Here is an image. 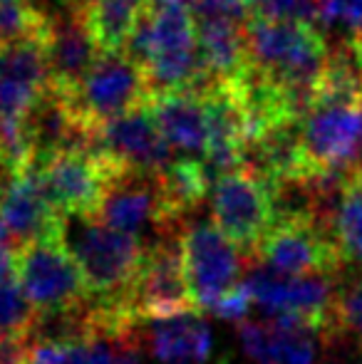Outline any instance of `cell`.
<instances>
[{"instance_id": "obj_9", "label": "cell", "mask_w": 362, "mask_h": 364, "mask_svg": "<svg viewBox=\"0 0 362 364\" xmlns=\"http://www.w3.org/2000/svg\"><path fill=\"white\" fill-rule=\"evenodd\" d=\"M33 166L45 196L63 216H95L110 181L124 171L95 146L58 149Z\"/></svg>"}, {"instance_id": "obj_16", "label": "cell", "mask_w": 362, "mask_h": 364, "mask_svg": "<svg viewBox=\"0 0 362 364\" xmlns=\"http://www.w3.org/2000/svg\"><path fill=\"white\" fill-rule=\"evenodd\" d=\"M0 220L10 230L15 245L35 238H55L63 235L65 216L50 203L35 166L10 173L0 188Z\"/></svg>"}, {"instance_id": "obj_15", "label": "cell", "mask_w": 362, "mask_h": 364, "mask_svg": "<svg viewBox=\"0 0 362 364\" xmlns=\"http://www.w3.org/2000/svg\"><path fill=\"white\" fill-rule=\"evenodd\" d=\"M142 345L161 364H228V357L216 355L211 327L201 310L144 320Z\"/></svg>"}, {"instance_id": "obj_18", "label": "cell", "mask_w": 362, "mask_h": 364, "mask_svg": "<svg viewBox=\"0 0 362 364\" xmlns=\"http://www.w3.org/2000/svg\"><path fill=\"white\" fill-rule=\"evenodd\" d=\"M151 112L174 151L203 159L208 146V112L198 90L151 92Z\"/></svg>"}, {"instance_id": "obj_25", "label": "cell", "mask_w": 362, "mask_h": 364, "mask_svg": "<svg viewBox=\"0 0 362 364\" xmlns=\"http://www.w3.org/2000/svg\"><path fill=\"white\" fill-rule=\"evenodd\" d=\"M196 18H231L246 25L253 18L251 0H188Z\"/></svg>"}, {"instance_id": "obj_10", "label": "cell", "mask_w": 362, "mask_h": 364, "mask_svg": "<svg viewBox=\"0 0 362 364\" xmlns=\"http://www.w3.org/2000/svg\"><path fill=\"white\" fill-rule=\"evenodd\" d=\"M362 102L313 100L300 119V146L313 176L348 171L362 156Z\"/></svg>"}, {"instance_id": "obj_13", "label": "cell", "mask_w": 362, "mask_h": 364, "mask_svg": "<svg viewBox=\"0 0 362 364\" xmlns=\"http://www.w3.org/2000/svg\"><path fill=\"white\" fill-rule=\"evenodd\" d=\"M45 30L0 43V117L25 119L50 85Z\"/></svg>"}, {"instance_id": "obj_22", "label": "cell", "mask_w": 362, "mask_h": 364, "mask_svg": "<svg viewBox=\"0 0 362 364\" xmlns=\"http://www.w3.org/2000/svg\"><path fill=\"white\" fill-rule=\"evenodd\" d=\"M40 312L30 302L15 270L0 273V340L30 342L38 332Z\"/></svg>"}, {"instance_id": "obj_28", "label": "cell", "mask_w": 362, "mask_h": 364, "mask_svg": "<svg viewBox=\"0 0 362 364\" xmlns=\"http://www.w3.org/2000/svg\"><path fill=\"white\" fill-rule=\"evenodd\" d=\"M348 43H350V50H353V55H355V63H358V68H360V75H362V33H353L348 38Z\"/></svg>"}, {"instance_id": "obj_11", "label": "cell", "mask_w": 362, "mask_h": 364, "mask_svg": "<svg viewBox=\"0 0 362 364\" xmlns=\"http://www.w3.org/2000/svg\"><path fill=\"white\" fill-rule=\"evenodd\" d=\"M92 146L124 171L149 176L161 173L176 159L174 149L159 132L149 102L97 127Z\"/></svg>"}, {"instance_id": "obj_7", "label": "cell", "mask_w": 362, "mask_h": 364, "mask_svg": "<svg viewBox=\"0 0 362 364\" xmlns=\"http://www.w3.org/2000/svg\"><path fill=\"white\" fill-rule=\"evenodd\" d=\"M208 206H211L213 223L253 263L263 238L278 218L271 183L241 164L213 178L211 191H208Z\"/></svg>"}, {"instance_id": "obj_19", "label": "cell", "mask_w": 362, "mask_h": 364, "mask_svg": "<svg viewBox=\"0 0 362 364\" xmlns=\"http://www.w3.org/2000/svg\"><path fill=\"white\" fill-rule=\"evenodd\" d=\"M198 55L208 82H238L251 68L246 25L231 18H196Z\"/></svg>"}, {"instance_id": "obj_3", "label": "cell", "mask_w": 362, "mask_h": 364, "mask_svg": "<svg viewBox=\"0 0 362 364\" xmlns=\"http://www.w3.org/2000/svg\"><path fill=\"white\" fill-rule=\"evenodd\" d=\"M246 40L253 68L280 82L308 109L330 55L320 25L253 15L246 23Z\"/></svg>"}, {"instance_id": "obj_8", "label": "cell", "mask_w": 362, "mask_h": 364, "mask_svg": "<svg viewBox=\"0 0 362 364\" xmlns=\"http://www.w3.org/2000/svg\"><path fill=\"white\" fill-rule=\"evenodd\" d=\"M253 263L283 275H343L348 268L330 230L308 211L278 213Z\"/></svg>"}, {"instance_id": "obj_4", "label": "cell", "mask_w": 362, "mask_h": 364, "mask_svg": "<svg viewBox=\"0 0 362 364\" xmlns=\"http://www.w3.org/2000/svg\"><path fill=\"white\" fill-rule=\"evenodd\" d=\"M183 275L196 310L213 312L246 280L248 255L213 220H191L176 233Z\"/></svg>"}, {"instance_id": "obj_29", "label": "cell", "mask_w": 362, "mask_h": 364, "mask_svg": "<svg viewBox=\"0 0 362 364\" xmlns=\"http://www.w3.org/2000/svg\"><path fill=\"white\" fill-rule=\"evenodd\" d=\"M258 364H263V362H258Z\"/></svg>"}, {"instance_id": "obj_26", "label": "cell", "mask_w": 362, "mask_h": 364, "mask_svg": "<svg viewBox=\"0 0 362 364\" xmlns=\"http://www.w3.org/2000/svg\"><path fill=\"white\" fill-rule=\"evenodd\" d=\"M30 342L0 340V364H28Z\"/></svg>"}, {"instance_id": "obj_21", "label": "cell", "mask_w": 362, "mask_h": 364, "mask_svg": "<svg viewBox=\"0 0 362 364\" xmlns=\"http://www.w3.org/2000/svg\"><path fill=\"white\" fill-rule=\"evenodd\" d=\"M147 8V0H82V18L100 53L124 50Z\"/></svg>"}, {"instance_id": "obj_1", "label": "cell", "mask_w": 362, "mask_h": 364, "mask_svg": "<svg viewBox=\"0 0 362 364\" xmlns=\"http://www.w3.org/2000/svg\"><path fill=\"white\" fill-rule=\"evenodd\" d=\"M124 50L144 65L151 92H201L211 85L201 68L196 15L188 0L149 5Z\"/></svg>"}, {"instance_id": "obj_6", "label": "cell", "mask_w": 362, "mask_h": 364, "mask_svg": "<svg viewBox=\"0 0 362 364\" xmlns=\"http://www.w3.org/2000/svg\"><path fill=\"white\" fill-rule=\"evenodd\" d=\"M70 107L87 129L149 102L151 85L144 65L127 50L100 53L78 87L63 92Z\"/></svg>"}, {"instance_id": "obj_14", "label": "cell", "mask_w": 362, "mask_h": 364, "mask_svg": "<svg viewBox=\"0 0 362 364\" xmlns=\"http://www.w3.org/2000/svg\"><path fill=\"white\" fill-rule=\"evenodd\" d=\"M134 305L144 320L196 310L183 275L176 235L149 243L144 268L134 290Z\"/></svg>"}, {"instance_id": "obj_2", "label": "cell", "mask_w": 362, "mask_h": 364, "mask_svg": "<svg viewBox=\"0 0 362 364\" xmlns=\"http://www.w3.org/2000/svg\"><path fill=\"white\" fill-rule=\"evenodd\" d=\"M63 240L82 270L92 302L137 307L134 290L149 243L92 216H65Z\"/></svg>"}, {"instance_id": "obj_12", "label": "cell", "mask_w": 362, "mask_h": 364, "mask_svg": "<svg viewBox=\"0 0 362 364\" xmlns=\"http://www.w3.org/2000/svg\"><path fill=\"white\" fill-rule=\"evenodd\" d=\"M92 218L110 225V228L137 235L144 243L176 235L164 213V206H161L159 181L149 173H117L107 186Z\"/></svg>"}, {"instance_id": "obj_20", "label": "cell", "mask_w": 362, "mask_h": 364, "mask_svg": "<svg viewBox=\"0 0 362 364\" xmlns=\"http://www.w3.org/2000/svg\"><path fill=\"white\" fill-rule=\"evenodd\" d=\"M330 235L343 255L345 265L362 268V164L343 178L338 196L325 218Z\"/></svg>"}, {"instance_id": "obj_5", "label": "cell", "mask_w": 362, "mask_h": 364, "mask_svg": "<svg viewBox=\"0 0 362 364\" xmlns=\"http://www.w3.org/2000/svg\"><path fill=\"white\" fill-rule=\"evenodd\" d=\"M13 270L40 317L73 315L90 305V288L63 235L18 243Z\"/></svg>"}, {"instance_id": "obj_30", "label": "cell", "mask_w": 362, "mask_h": 364, "mask_svg": "<svg viewBox=\"0 0 362 364\" xmlns=\"http://www.w3.org/2000/svg\"><path fill=\"white\" fill-rule=\"evenodd\" d=\"M360 109H362V105H360Z\"/></svg>"}, {"instance_id": "obj_23", "label": "cell", "mask_w": 362, "mask_h": 364, "mask_svg": "<svg viewBox=\"0 0 362 364\" xmlns=\"http://www.w3.org/2000/svg\"><path fill=\"white\" fill-rule=\"evenodd\" d=\"M335 337L353 340L362 352V268L350 283H340L335 302Z\"/></svg>"}, {"instance_id": "obj_17", "label": "cell", "mask_w": 362, "mask_h": 364, "mask_svg": "<svg viewBox=\"0 0 362 364\" xmlns=\"http://www.w3.org/2000/svg\"><path fill=\"white\" fill-rule=\"evenodd\" d=\"M43 38L50 85L60 92L75 90L100 55V48L82 18V10H68V13L48 18Z\"/></svg>"}, {"instance_id": "obj_27", "label": "cell", "mask_w": 362, "mask_h": 364, "mask_svg": "<svg viewBox=\"0 0 362 364\" xmlns=\"http://www.w3.org/2000/svg\"><path fill=\"white\" fill-rule=\"evenodd\" d=\"M13 250H15L13 235H10V230L5 228V223L0 220V273L13 268Z\"/></svg>"}, {"instance_id": "obj_24", "label": "cell", "mask_w": 362, "mask_h": 364, "mask_svg": "<svg viewBox=\"0 0 362 364\" xmlns=\"http://www.w3.org/2000/svg\"><path fill=\"white\" fill-rule=\"evenodd\" d=\"M320 23L325 28L343 25L348 33H362V0H318Z\"/></svg>"}]
</instances>
